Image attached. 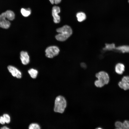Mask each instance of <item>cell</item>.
I'll return each mask as SVG.
<instances>
[{
  "label": "cell",
  "mask_w": 129,
  "mask_h": 129,
  "mask_svg": "<svg viewBox=\"0 0 129 129\" xmlns=\"http://www.w3.org/2000/svg\"><path fill=\"white\" fill-rule=\"evenodd\" d=\"M56 31L59 34L55 36L58 41H64L66 40L72 34V30L71 27L68 25H65L58 28Z\"/></svg>",
  "instance_id": "obj_1"
},
{
  "label": "cell",
  "mask_w": 129,
  "mask_h": 129,
  "mask_svg": "<svg viewBox=\"0 0 129 129\" xmlns=\"http://www.w3.org/2000/svg\"><path fill=\"white\" fill-rule=\"evenodd\" d=\"M96 77L98 80L94 82L95 86L97 87H101L107 84L109 81V77L108 73L104 71H101L96 73Z\"/></svg>",
  "instance_id": "obj_2"
},
{
  "label": "cell",
  "mask_w": 129,
  "mask_h": 129,
  "mask_svg": "<svg viewBox=\"0 0 129 129\" xmlns=\"http://www.w3.org/2000/svg\"><path fill=\"white\" fill-rule=\"evenodd\" d=\"M67 105L66 101L62 96H59L56 98L54 103V111L56 112L63 113Z\"/></svg>",
  "instance_id": "obj_3"
},
{
  "label": "cell",
  "mask_w": 129,
  "mask_h": 129,
  "mask_svg": "<svg viewBox=\"0 0 129 129\" xmlns=\"http://www.w3.org/2000/svg\"><path fill=\"white\" fill-rule=\"evenodd\" d=\"M9 16L6 11L2 13L0 15V27L4 29L8 28L11 23Z\"/></svg>",
  "instance_id": "obj_4"
},
{
  "label": "cell",
  "mask_w": 129,
  "mask_h": 129,
  "mask_svg": "<svg viewBox=\"0 0 129 129\" xmlns=\"http://www.w3.org/2000/svg\"><path fill=\"white\" fill-rule=\"evenodd\" d=\"M59 51V48L56 46H49L46 48L45 50V55L47 57L52 58L57 55Z\"/></svg>",
  "instance_id": "obj_5"
},
{
  "label": "cell",
  "mask_w": 129,
  "mask_h": 129,
  "mask_svg": "<svg viewBox=\"0 0 129 129\" xmlns=\"http://www.w3.org/2000/svg\"><path fill=\"white\" fill-rule=\"evenodd\" d=\"M60 11V8L58 6H55L52 8V15L54 18V22L56 23H59L60 21V17L58 15Z\"/></svg>",
  "instance_id": "obj_6"
},
{
  "label": "cell",
  "mask_w": 129,
  "mask_h": 129,
  "mask_svg": "<svg viewBox=\"0 0 129 129\" xmlns=\"http://www.w3.org/2000/svg\"><path fill=\"white\" fill-rule=\"evenodd\" d=\"M7 68L9 72L13 76L19 79L21 78V72L16 68L11 65L8 66Z\"/></svg>",
  "instance_id": "obj_7"
},
{
  "label": "cell",
  "mask_w": 129,
  "mask_h": 129,
  "mask_svg": "<svg viewBox=\"0 0 129 129\" xmlns=\"http://www.w3.org/2000/svg\"><path fill=\"white\" fill-rule=\"evenodd\" d=\"M20 59L22 63L26 65L29 62V57L27 52L22 51L20 54Z\"/></svg>",
  "instance_id": "obj_8"
},
{
  "label": "cell",
  "mask_w": 129,
  "mask_h": 129,
  "mask_svg": "<svg viewBox=\"0 0 129 129\" xmlns=\"http://www.w3.org/2000/svg\"><path fill=\"white\" fill-rule=\"evenodd\" d=\"M125 67L124 64L121 63L117 64L115 66V69L116 73L119 75L123 74L125 70Z\"/></svg>",
  "instance_id": "obj_9"
},
{
  "label": "cell",
  "mask_w": 129,
  "mask_h": 129,
  "mask_svg": "<svg viewBox=\"0 0 129 129\" xmlns=\"http://www.w3.org/2000/svg\"><path fill=\"white\" fill-rule=\"evenodd\" d=\"M77 20L79 22H82L86 18V16L84 12L80 11L77 12L76 15Z\"/></svg>",
  "instance_id": "obj_10"
},
{
  "label": "cell",
  "mask_w": 129,
  "mask_h": 129,
  "mask_svg": "<svg viewBox=\"0 0 129 129\" xmlns=\"http://www.w3.org/2000/svg\"><path fill=\"white\" fill-rule=\"evenodd\" d=\"M118 85L120 88L124 90H129V83L121 81L118 82Z\"/></svg>",
  "instance_id": "obj_11"
},
{
  "label": "cell",
  "mask_w": 129,
  "mask_h": 129,
  "mask_svg": "<svg viewBox=\"0 0 129 129\" xmlns=\"http://www.w3.org/2000/svg\"><path fill=\"white\" fill-rule=\"evenodd\" d=\"M116 49L122 53H129V46L123 45L116 48Z\"/></svg>",
  "instance_id": "obj_12"
},
{
  "label": "cell",
  "mask_w": 129,
  "mask_h": 129,
  "mask_svg": "<svg viewBox=\"0 0 129 129\" xmlns=\"http://www.w3.org/2000/svg\"><path fill=\"white\" fill-rule=\"evenodd\" d=\"M21 12L23 16L27 17L29 16L31 14V10L29 8L27 9L22 8L21 9Z\"/></svg>",
  "instance_id": "obj_13"
},
{
  "label": "cell",
  "mask_w": 129,
  "mask_h": 129,
  "mask_svg": "<svg viewBox=\"0 0 129 129\" xmlns=\"http://www.w3.org/2000/svg\"><path fill=\"white\" fill-rule=\"evenodd\" d=\"M28 72L31 77L33 79L36 78L38 74V71L36 70L31 68L28 71Z\"/></svg>",
  "instance_id": "obj_14"
},
{
  "label": "cell",
  "mask_w": 129,
  "mask_h": 129,
  "mask_svg": "<svg viewBox=\"0 0 129 129\" xmlns=\"http://www.w3.org/2000/svg\"><path fill=\"white\" fill-rule=\"evenodd\" d=\"M40 126L37 123H32L29 126V129H40Z\"/></svg>",
  "instance_id": "obj_15"
},
{
  "label": "cell",
  "mask_w": 129,
  "mask_h": 129,
  "mask_svg": "<svg viewBox=\"0 0 129 129\" xmlns=\"http://www.w3.org/2000/svg\"><path fill=\"white\" fill-rule=\"evenodd\" d=\"M116 129H123V123L120 121H117L115 124Z\"/></svg>",
  "instance_id": "obj_16"
},
{
  "label": "cell",
  "mask_w": 129,
  "mask_h": 129,
  "mask_svg": "<svg viewBox=\"0 0 129 129\" xmlns=\"http://www.w3.org/2000/svg\"><path fill=\"white\" fill-rule=\"evenodd\" d=\"M5 123L7 124L9 123L11 121V118L10 116L8 114H4L3 115Z\"/></svg>",
  "instance_id": "obj_17"
},
{
  "label": "cell",
  "mask_w": 129,
  "mask_h": 129,
  "mask_svg": "<svg viewBox=\"0 0 129 129\" xmlns=\"http://www.w3.org/2000/svg\"><path fill=\"white\" fill-rule=\"evenodd\" d=\"M123 123V129H129V121L125 120Z\"/></svg>",
  "instance_id": "obj_18"
},
{
  "label": "cell",
  "mask_w": 129,
  "mask_h": 129,
  "mask_svg": "<svg viewBox=\"0 0 129 129\" xmlns=\"http://www.w3.org/2000/svg\"><path fill=\"white\" fill-rule=\"evenodd\" d=\"M122 81L129 83V76L128 75L124 76L122 78Z\"/></svg>",
  "instance_id": "obj_19"
},
{
  "label": "cell",
  "mask_w": 129,
  "mask_h": 129,
  "mask_svg": "<svg viewBox=\"0 0 129 129\" xmlns=\"http://www.w3.org/2000/svg\"><path fill=\"white\" fill-rule=\"evenodd\" d=\"M49 0L51 4H58L60 2L61 0Z\"/></svg>",
  "instance_id": "obj_20"
},
{
  "label": "cell",
  "mask_w": 129,
  "mask_h": 129,
  "mask_svg": "<svg viewBox=\"0 0 129 129\" xmlns=\"http://www.w3.org/2000/svg\"><path fill=\"white\" fill-rule=\"evenodd\" d=\"M5 122L3 116L0 117V123L2 124H4L5 123Z\"/></svg>",
  "instance_id": "obj_21"
},
{
  "label": "cell",
  "mask_w": 129,
  "mask_h": 129,
  "mask_svg": "<svg viewBox=\"0 0 129 129\" xmlns=\"http://www.w3.org/2000/svg\"><path fill=\"white\" fill-rule=\"evenodd\" d=\"M2 129H9V128L5 126L3 127L2 128H1Z\"/></svg>",
  "instance_id": "obj_22"
},
{
  "label": "cell",
  "mask_w": 129,
  "mask_h": 129,
  "mask_svg": "<svg viewBox=\"0 0 129 129\" xmlns=\"http://www.w3.org/2000/svg\"><path fill=\"white\" fill-rule=\"evenodd\" d=\"M128 2L129 3V0H128Z\"/></svg>",
  "instance_id": "obj_23"
}]
</instances>
